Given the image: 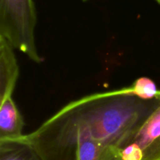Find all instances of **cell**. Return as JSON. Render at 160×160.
Here are the masks:
<instances>
[{"mask_svg":"<svg viewBox=\"0 0 160 160\" xmlns=\"http://www.w3.org/2000/svg\"><path fill=\"white\" fill-rule=\"evenodd\" d=\"M23 137L17 140L0 142V160H40Z\"/></svg>","mask_w":160,"mask_h":160,"instance_id":"8992f818","label":"cell"},{"mask_svg":"<svg viewBox=\"0 0 160 160\" xmlns=\"http://www.w3.org/2000/svg\"><path fill=\"white\" fill-rule=\"evenodd\" d=\"M13 47L2 36H0V102L12 97L19 77Z\"/></svg>","mask_w":160,"mask_h":160,"instance_id":"277c9868","label":"cell"},{"mask_svg":"<svg viewBox=\"0 0 160 160\" xmlns=\"http://www.w3.org/2000/svg\"><path fill=\"white\" fill-rule=\"evenodd\" d=\"M83 2H85V1H88V0H82Z\"/></svg>","mask_w":160,"mask_h":160,"instance_id":"30bf717a","label":"cell"},{"mask_svg":"<svg viewBox=\"0 0 160 160\" xmlns=\"http://www.w3.org/2000/svg\"><path fill=\"white\" fill-rule=\"evenodd\" d=\"M24 120L12 97L0 102V142L14 141L23 137Z\"/></svg>","mask_w":160,"mask_h":160,"instance_id":"5b68a950","label":"cell"},{"mask_svg":"<svg viewBox=\"0 0 160 160\" xmlns=\"http://www.w3.org/2000/svg\"><path fill=\"white\" fill-rule=\"evenodd\" d=\"M37 14L33 0H0V36L34 62H42L34 40Z\"/></svg>","mask_w":160,"mask_h":160,"instance_id":"7a4b0ae2","label":"cell"},{"mask_svg":"<svg viewBox=\"0 0 160 160\" xmlns=\"http://www.w3.org/2000/svg\"><path fill=\"white\" fill-rule=\"evenodd\" d=\"M104 160H120V159H119L118 158H117V156H115V154H114V153H112V155H110L109 157H107L106 159H105Z\"/></svg>","mask_w":160,"mask_h":160,"instance_id":"ba28073f","label":"cell"},{"mask_svg":"<svg viewBox=\"0 0 160 160\" xmlns=\"http://www.w3.org/2000/svg\"><path fill=\"white\" fill-rule=\"evenodd\" d=\"M156 2H158V3H159V4L160 5V0H156Z\"/></svg>","mask_w":160,"mask_h":160,"instance_id":"9c48e42d","label":"cell"},{"mask_svg":"<svg viewBox=\"0 0 160 160\" xmlns=\"http://www.w3.org/2000/svg\"><path fill=\"white\" fill-rule=\"evenodd\" d=\"M134 95L144 100H152L160 98V90L154 81L148 78H140L131 86Z\"/></svg>","mask_w":160,"mask_h":160,"instance_id":"52a82bcc","label":"cell"},{"mask_svg":"<svg viewBox=\"0 0 160 160\" xmlns=\"http://www.w3.org/2000/svg\"><path fill=\"white\" fill-rule=\"evenodd\" d=\"M160 104L130 87L73 101L23 138L40 160H103Z\"/></svg>","mask_w":160,"mask_h":160,"instance_id":"6da1fadb","label":"cell"},{"mask_svg":"<svg viewBox=\"0 0 160 160\" xmlns=\"http://www.w3.org/2000/svg\"><path fill=\"white\" fill-rule=\"evenodd\" d=\"M120 160H160V104L145 123L114 149Z\"/></svg>","mask_w":160,"mask_h":160,"instance_id":"3957f363","label":"cell"}]
</instances>
